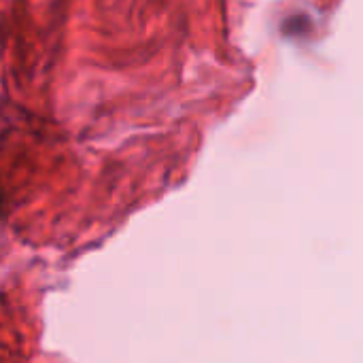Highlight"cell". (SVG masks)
I'll return each mask as SVG.
<instances>
[]
</instances>
